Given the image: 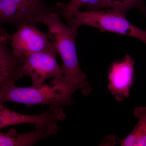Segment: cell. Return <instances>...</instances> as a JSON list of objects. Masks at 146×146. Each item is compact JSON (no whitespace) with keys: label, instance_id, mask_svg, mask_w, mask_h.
<instances>
[{"label":"cell","instance_id":"obj_12","mask_svg":"<svg viewBox=\"0 0 146 146\" xmlns=\"http://www.w3.org/2000/svg\"><path fill=\"white\" fill-rule=\"evenodd\" d=\"M102 0H71L68 3L58 2L56 9L65 10H74L84 8L87 11H95L100 9Z\"/></svg>","mask_w":146,"mask_h":146},{"label":"cell","instance_id":"obj_11","mask_svg":"<svg viewBox=\"0 0 146 146\" xmlns=\"http://www.w3.org/2000/svg\"><path fill=\"white\" fill-rule=\"evenodd\" d=\"M144 0H102L100 9L105 8L117 9L126 13L131 9L138 8L141 13L146 16V7L144 5Z\"/></svg>","mask_w":146,"mask_h":146},{"label":"cell","instance_id":"obj_10","mask_svg":"<svg viewBox=\"0 0 146 146\" xmlns=\"http://www.w3.org/2000/svg\"><path fill=\"white\" fill-rule=\"evenodd\" d=\"M133 116L138 122L128 136L120 140V143L122 146H146V107H136Z\"/></svg>","mask_w":146,"mask_h":146},{"label":"cell","instance_id":"obj_7","mask_svg":"<svg viewBox=\"0 0 146 146\" xmlns=\"http://www.w3.org/2000/svg\"><path fill=\"white\" fill-rule=\"evenodd\" d=\"M134 61L127 55L123 60L112 63L108 73V89L118 102L129 96L134 80Z\"/></svg>","mask_w":146,"mask_h":146},{"label":"cell","instance_id":"obj_13","mask_svg":"<svg viewBox=\"0 0 146 146\" xmlns=\"http://www.w3.org/2000/svg\"><path fill=\"white\" fill-rule=\"evenodd\" d=\"M1 0H0V1H1Z\"/></svg>","mask_w":146,"mask_h":146},{"label":"cell","instance_id":"obj_6","mask_svg":"<svg viewBox=\"0 0 146 146\" xmlns=\"http://www.w3.org/2000/svg\"><path fill=\"white\" fill-rule=\"evenodd\" d=\"M33 24L23 25L11 35L12 52L23 60V58L44 49L50 43L47 34L40 31Z\"/></svg>","mask_w":146,"mask_h":146},{"label":"cell","instance_id":"obj_8","mask_svg":"<svg viewBox=\"0 0 146 146\" xmlns=\"http://www.w3.org/2000/svg\"><path fill=\"white\" fill-rule=\"evenodd\" d=\"M11 35L0 26V89L9 84L15 83L25 76L22 59L7 47Z\"/></svg>","mask_w":146,"mask_h":146},{"label":"cell","instance_id":"obj_1","mask_svg":"<svg viewBox=\"0 0 146 146\" xmlns=\"http://www.w3.org/2000/svg\"><path fill=\"white\" fill-rule=\"evenodd\" d=\"M42 23L47 26L49 39L63 60L60 68L64 80L68 84L80 86L84 95H89L91 88L86 81V74L80 68L77 54L76 40L78 35L77 29L65 25L56 12L45 16Z\"/></svg>","mask_w":146,"mask_h":146},{"label":"cell","instance_id":"obj_3","mask_svg":"<svg viewBox=\"0 0 146 146\" xmlns=\"http://www.w3.org/2000/svg\"><path fill=\"white\" fill-rule=\"evenodd\" d=\"M79 89L80 86L65 82H50L38 87H18L11 83L0 89V103L13 102L28 107L45 104L64 107L72 104V96Z\"/></svg>","mask_w":146,"mask_h":146},{"label":"cell","instance_id":"obj_9","mask_svg":"<svg viewBox=\"0 0 146 146\" xmlns=\"http://www.w3.org/2000/svg\"><path fill=\"white\" fill-rule=\"evenodd\" d=\"M35 130L23 134L11 129L6 133L0 132V146H33L52 135L51 129L44 125H35Z\"/></svg>","mask_w":146,"mask_h":146},{"label":"cell","instance_id":"obj_2","mask_svg":"<svg viewBox=\"0 0 146 146\" xmlns=\"http://www.w3.org/2000/svg\"><path fill=\"white\" fill-rule=\"evenodd\" d=\"M55 12L66 20L68 26L77 29L81 25L98 28L101 32L109 31L139 39L146 44V30L133 25L125 17V13L117 9L100 11L56 9Z\"/></svg>","mask_w":146,"mask_h":146},{"label":"cell","instance_id":"obj_4","mask_svg":"<svg viewBox=\"0 0 146 146\" xmlns=\"http://www.w3.org/2000/svg\"><path fill=\"white\" fill-rule=\"evenodd\" d=\"M55 12L46 0H1L0 25L12 24L17 27L42 23L48 14Z\"/></svg>","mask_w":146,"mask_h":146},{"label":"cell","instance_id":"obj_5","mask_svg":"<svg viewBox=\"0 0 146 146\" xmlns=\"http://www.w3.org/2000/svg\"><path fill=\"white\" fill-rule=\"evenodd\" d=\"M57 52L50 41L44 49L29 55L23 58V70L25 76L31 78L32 86L38 87L44 84L47 79L53 78V83L65 82L60 66L57 63Z\"/></svg>","mask_w":146,"mask_h":146}]
</instances>
